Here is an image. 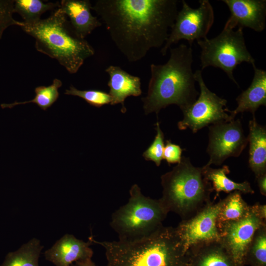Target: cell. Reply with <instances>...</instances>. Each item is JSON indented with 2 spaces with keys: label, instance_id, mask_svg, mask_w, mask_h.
Instances as JSON below:
<instances>
[{
  "label": "cell",
  "instance_id": "obj_1",
  "mask_svg": "<svg viewBox=\"0 0 266 266\" xmlns=\"http://www.w3.org/2000/svg\"><path fill=\"white\" fill-rule=\"evenodd\" d=\"M177 0H97L93 10L112 41L130 62L163 46L178 10Z\"/></svg>",
  "mask_w": 266,
  "mask_h": 266
},
{
  "label": "cell",
  "instance_id": "obj_2",
  "mask_svg": "<svg viewBox=\"0 0 266 266\" xmlns=\"http://www.w3.org/2000/svg\"><path fill=\"white\" fill-rule=\"evenodd\" d=\"M169 49L170 57L166 64L150 65L147 94L141 99L146 114L158 115L162 109L171 104L181 109L193 103L199 95L192 68V46L182 43Z\"/></svg>",
  "mask_w": 266,
  "mask_h": 266
},
{
  "label": "cell",
  "instance_id": "obj_3",
  "mask_svg": "<svg viewBox=\"0 0 266 266\" xmlns=\"http://www.w3.org/2000/svg\"><path fill=\"white\" fill-rule=\"evenodd\" d=\"M92 243L105 250L106 266H188L186 251L174 228L162 226L144 237Z\"/></svg>",
  "mask_w": 266,
  "mask_h": 266
},
{
  "label": "cell",
  "instance_id": "obj_4",
  "mask_svg": "<svg viewBox=\"0 0 266 266\" xmlns=\"http://www.w3.org/2000/svg\"><path fill=\"white\" fill-rule=\"evenodd\" d=\"M20 27L34 38L37 51L57 60L70 73H76L85 60L95 54L88 42L75 34L60 7L47 18Z\"/></svg>",
  "mask_w": 266,
  "mask_h": 266
},
{
  "label": "cell",
  "instance_id": "obj_5",
  "mask_svg": "<svg viewBox=\"0 0 266 266\" xmlns=\"http://www.w3.org/2000/svg\"><path fill=\"white\" fill-rule=\"evenodd\" d=\"M161 179L163 192L160 200L168 212L176 213L181 220L192 217L211 202L213 190L203 167L194 166L189 158L182 156Z\"/></svg>",
  "mask_w": 266,
  "mask_h": 266
},
{
  "label": "cell",
  "instance_id": "obj_6",
  "mask_svg": "<svg viewBox=\"0 0 266 266\" xmlns=\"http://www.w3.org/2000/svg\"><path fill=\"white\" fill-rule=\"evenodd\" d=\"M128 202L112 214L110 226L119 239L132 240L146 236L163 225L168 211L160 199L145 196L137 184L130 191Z\"/></svg>",
  "mask_w": 266,
  "mask_h": 266
},
{
  "label": "cell",
  "instance_id": "obj_7",
  "mask_svg": "<svg viewBox=\"0 0 266 266\" xmlns=\"http://www.w3.org/2000/svg\"><path fill=\"white\" fill-rule=\"evenodd\" d=\"M201 49V70L212 66L222 69L237 86L233 70L242 62L255 65V61L248 51L244 40L243 29L237 30L224 27L216 37L197 41Z\"/></svg>",
  "mask_w": 266,
  "mask_h": 266
},
{
  "label": "cell",
  "instance_id": "obj_8",
  "mask_svg": "<svg viewBox=\"0 0 266 266\" xmlns=\"http://www.w3.org/2000/svg\"><path fill=\"white\" fill-rule=\"evenodd\" d=\"M200 92L197 100L191 105L181 110L183 119L178 123L179 130L190 129L193 133L211 125L225 123L234 120L226 107L227 100L211 92L205 84L201 70L194 73Z\"/></svg>",
  "mask_w": 266,
  "mask_h": 266
},
{
  "label": "cell",
  "instance_id": "obj_9",
  "mask_svg": "<svg viewBox=\"0 0 266 266\" xmlns=\"http://www.w3.org/2000/svg\"><path fill=\"white\" fill-rule=\"evenodd\" d=\"M197 8L191 7L182 0V8L178 11L168 37L161 50L163 56L173 44L184 39L192 46L195 40L207 38V35L214 21V11L208 0L199 1Z\"/></svg>",
  "mask_w": 266,
  "mask_h": 266
},
{
  "label": "cell",
  "instance_id": "obj_10",
  "mask_svg": "<svg viewBox=\"0 0 266 266\" xmlns=\"http://www.w3.org/2000/svg\"><path fill=\"white\" fill-rule=\"evenodd\" d=\"M247 143L240 119L210 125L206 149L209 159L205 165L220 166L230 157H238Z\"/></svg>",
  "mask_w": 266,
  "mask_h": 266
},
{
  "label": "cell",
  "instance_id": "obj_11",
  "mask_svg": "<svg viewBox=\"0 0 266 266\" xmlns=\"http://www.w3.org/2000/svg\"><path fill=\"white\" fill-rule=\"evenodd\" d=\"M223 204V199L212 201L192 217L182 220L174 228L185 250L201 242L219 240L220 232L217 217Z\"/></svg>",
  "mask_w": 266,
  "mask_h": 266
},
{
  "label": "cell",
  "instance_id": "obj_12",
  "mask_svg": "<svg viewBox=\"0 0 266 266\" xmlns=\"http://www.w3.org/2000/svg\"><path fill=\"white\" fill-rule=\"evenodd\" d=\"M265 223L266 220L261 219L250 205L248 213L243 218L218 226L220 242L239 265L244 266L245 255L253 237Z\"/></svg>",
  "mask_w": 266,
  "mask_h": 266
},
{
  "label": "cell",
  "instance_id": "obj_13",
  "mask_svg": "<svg viewBox=\"0 0 266 266\" xmlns=\"http://www.w3.org/2000/svg\"><path fill=\"white\" fill-rule=\"evenodd\" d=\"M228 7L231 15L224 27L233 29L250 28L257 32L266 27V0H223Z\"/></svg>",
  "mask_w": 266,
  "mask_h": 266
},
{
  "label": "cell",
  "instance_id": "obj_14",
  "mask_svg": "<svg viewBox=\"0 0 266 266\" xmlns=\"http://www.w3.org/2000/svg\"><path fill=\"white\" fill-rule=\"evenodd\" d=\"M92 244L77 239L73 235L66 234L44 253L45 259L56 266H70L75 262L91 259Z\"/></svg>",
  "mask_w": 266,
  "mask_h": 266
},
{
  "label": "cell",
  "instance_id": "obj_15",
  "mask_svg": "<svg viewBox=\"0 0 266 266\" xmlns=\"http://www.w3.org/2000/svg\"><path fill=\"white\" fill-rule=\"evenodd\" d=\"M92 5L89 0H62L60 2V8L69 19L75 34L82 39L102 25L97 16L92 14Z\"/></svg>",
  "mask_w": 266,
  "mask_h": 266
},
{
  "label": "cell",
  "instance_id": "obj_16",
  "mask_svg": "<svg viewBox=\"0 0 266 266\" xmlns=\"http://www.w3.org/2000/svg\"><path fill=\"white\" fill-rule=\"evenodd\" d=\"M186 254L188 266H241L219 240L194 244L188 248Z\"/></svg>",
  "mask_w": 266,
  "mask_h": 266
},
{
  "label": "cell",
  "instance_id": "obj_17",
  "mask_svg": "<svg viewBox=\"0 0 266 266\" xmlns=\"http://www.w3.org/2000/svg\"><path fill=\"white\" fill-rule=\"evenodd\" d=\"M105 71L109 77L107 85L111 98L110 104L120 103L122 112L125 113L126 108L124 102L126 99L130 96L137 97L142 94L140 79L130 74L118 66H109Z\"/></svg>",
  "mask_w": 266,
  "mask_h": 266
},
{
  "label": "cell",
  "instance_id": "obj_18",
  "mask_svg": "<svg viewBox=\"0 0 266 266\" xmlns=\"http://www.w3.org/2000/svg\"><path fill=\"white\" fill-rule=\"evenodd\" d=\"M252 66L254 75L250 85L236 98V108L230 110L231 116L234 119L237 114L245 111L255 115L260 106L266 105V71L258 68L255 65Z\"/></svg>",
  "mask_w": 266,
  "mask_h": 266
},
{
  "label": "cell",
  "instance_id": "obj_19",
  "mask_svg": "<svg viewBox=\"0 0 266 266\" xmlns=\"http://www.w3.org/2000/svg\"><path fill=\"white\" fill-rule=\"evenodd\" d=\"M249 166L256 178L266 173V129L260 125L255 116L249 122Z\"/></svg>",
  "mask_w": 266,
  "mask_h": 266
},
{
  "label": "cell",
  "instance_id": "obj_20",
  "mask_svg": "<svg viewBox=\"0 0 266 266\" xmlns=\"http://www.w3.org/2000/svg\"><path fill=\"white\" fill-rule=\"evenodd\" d=\"M204 176L212 185L213 191L218 195L220 192L227 193L237 191L244 194H254V191L247 181L237 183L229 178L227 175L230 172L229 167L224 165L219 168H213L210 166H202Z\"/></svg>",
  "mask_w": 266,
  "mask_h": 266
},
{
  "label": "cell",
  "instance_id": "obj_21",
  "mask_svg": "<svg viewBox=\"0 0 266 266\" xmlns=\"http://www.w3.org/2000/svg\"><path fill=\"white\" fill-rule=\"evenodd\" d=\"M43 248L39 240L33 238L16 251L8 253L0 266H39L38 260Z\"/></svg>",
  "mask_w": 266,
  "mask_h": 266
},
{
  "label": "cell",
  "instance_id": "obj_22",
  "mask_svg": "<svg viewBox=\"0 0 266 266\" xmlns=\"http://www.w3.org/2000/svg\"><path fill=\"white\" fill-rule=\"evenodd\" d=\"M60 6V2H44L41 0H15L14 13H18L26 25H32L40 20L41 15L50 10H55Z\"/></svg>",
  "mask_w": 266,
  "mask_h": 266
},
{
  "label": "cell",
  "instance_id": "obj_23",
  "mask_svg": "<svg viewBox=\"0 0 266 266\" xmlns=\"http://www.w3.org/2000/svg\"><path fill=\"white\" fill-rule=\"evenodd\" d=\"M250 205L243 199L241 193L235 191L223 199V204L217 217V226L224 223L236 221L245 217Z\"/></svg>",
  "mask_w": 266,
  "mask_h": 266
},
{
  "label": "cell",
  "instance_id": "obj_24",
  "mask_svg": "<svg viewBox=\"0 0 266 266\" xmlns=\"http://www.w3.org/2000/svg\"><path fill=\"white\" fill-rule=\"evenodd\" d=\"M62 86V81L55 78L50 85L36 87L34 90L35 96L33 100L22 102L15 101L10 104L3 103L1 104V107L2 108H11L18 105L34 103L40 109L46 110L57 100L59 97L58 90Z\"/></svg>",
  "mask_w": 266,
  "mask_h": 266
},
{
  "label": "cell",
  "instance_id": "obj_25",
  "mask_svg": "<svg viewBox=\"0 0 266 266\" xmlns=\"http://www.w3.org/2000/svg\"><path fill=\"white\" fill-rule=\"evenodd\" d=\"M246 266H266V223L255 232L244 259Z\"/></svg>",
  "mask_w": 266,
  "mask_h": 266
},
{
  "label": "cell",
  "instance_id": "obj_26",
  "mask_svg": "<svg viewBox=\"0 0 266 266\" xmlns=\"http://www.w3.org/2000/svg\"><path fill=\"white\" fill-rule=\"evenodd\" d=\"M64 94L81 98L90 105L96 107L110 104L111 102L109 93L99 90H80L71 85L68 89L66 90Z\"/></svg>",
  "mask_w": 266,
  "mask_h": 266
},
{
  "label": "cell",
  "instance_id": "obj_27",
  "mask_svg": "<svg viewBox=\"0 0 266 266\" xmlns=\"http://www.w3.org/2000/svg\"><path fill=\"white\" fill-rule=\"evenodd\" d=\"M155 129L157 133L155 139L143 153V156L146 160L152 161L157 166H159L163 159L164 135L158 122L156 124Z\"/></svg>",
  "mask_w": 266,
  "mask_h": 266
},
{
  "label": "cell",
  "instance_id": "obj_28",
  "mask_svg": "<svg viewBox=\"0 0 266 266\" xmlns=\"http://www.w3.org/2000/svg\"><path fill=\"white\" fill-rule=\"evenodd\" d=\"M14 2L13 0H0V39L8 27L13 25L21 27L24 24L13 17Z\"/></svg>",
  "mask_w": 266,
  "mask_h": 266
},
{
  "label": "cell",
  "instance_id": "obj_29",
  "mask_svg": "<svg viewBox=\"0 0 266 266\" xmlns=\"http://www.w3.org/2000/svg\"><path fill=\"white\" fill-rule=\"evenodd\" d=\"M182 149L178 145L166 141L163 152V159L169 164H178L182 158Z\"/></svg>",
  "mask_w": 266,
  "mask_h": 266
},
{
  "label": "cell",
  "instance_id": "obj_30",
  "mask_svg": "<svg viewBox=\"0 0 266 266\" xmlns=\"http://www.w3.org/2000/svg\"><path fill=\"white\" fill-rule=\"evenodd\" d=\"M260 193L266 196V173L256 178Z\"/></svg>",
  "mask_w": 266,
  "mask_h": 266
},
{
  "label": "cell",
  "instance_id": "obj_31",
  "mask_svg": "<svg viewBox=\"0 0 266 266\" xmlns=\"http://www.w3.org/2000/svg\"><path fill=\"white\" fill-rule=\"evenodd\" d=\"M259 217L264 220H266V205L256 203L252 205Z\"/></svg>",
  "mask_w": 266,
  "mask_h": 266
},
{
  "label": "cell",
  "instance_id": "obj_32",
  "mask_svg": "<svg viewBox=\"0 0 266 266\" xmlns=\"http://www.w3.org/2000/svg\"><path fill=\"white\" fill-rule=\"evenodd\" d=\"M70 266H97L94 263L92 259L83 261H77L73 263Z\"/></svg>",
  "mask_w": 266,
  "mask_h": 266
}]
</instances>
